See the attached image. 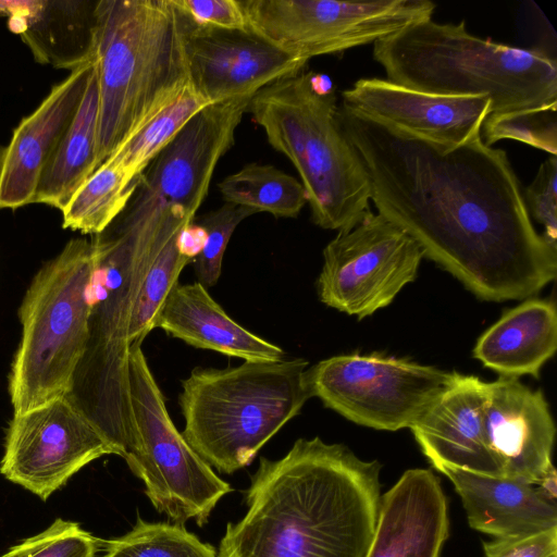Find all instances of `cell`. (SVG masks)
I'll list each match as a JSON object with an SVG mask.
<instances>
[{
    "instance_id": "obj_1",
    "label": "cell",
    "mask_w": 557,
    "mask_h": 557,
    "mask_svg": "<svg viewBox=\"0 0 557 557\" xmlns=\"http://www.w3.org/2000/svg\"><path fill=\"white\" fill-rule=\"evenodd\" d=\"M377 212L478 298L522 300L553 282L557 249L537 233L506 151L481 136L444 146L344 106Z\"/></svg>"
},
{
    "instance_id": "obj_2",
    "label": "cell",
    "mask_w": 557,
    "mask_h": 557,
    "mask_svg": "<svg viewBox=\"0 0 557 557\" xmlns=\"http://www.w3.org/2000/svg\"><path fill=\"white\" fill-rule=\"evenodd\" d=\"M377 461L341 444L298 438L260 458L248 510L228 523L218 557H364L380 506Z\"/></svg>"
},
{
    "instance_id": "obj_3",
    "label": "cell",
    "mask_w": 557,
    "mask_h": 557,
    "mask_svg": "<svg viewBox=\"0 0 557 557\" xmlns=\"http://www.w3.org/2000/svg\"><path fill=\"white\" fill-rule=\"evenodd\" d=\"M92 243L95 276L87 350L70 396L123 456L133 435L127 334L146 276L168 240L194 219L180 207L136 194Z\"/></svg>"
},
{
    "instance_id": "obj_4",
    "label": "cell",
    "mask_w": 557,
    "mask_h": 557,
    "mask_svg": "<svg viewBox=\"0 0 557 557\" xmlns=\"http://www.w3.org/2000/svg\"><path fill=\"white\" fill-rule=\"evenodd\" d=\"M94 16L100 166L191 84L185 17L172 0H100Z\"/></svg>"
},
{
    "instance_id": "obj_5",
    "label": "cell",
    "mask_w": 557,
    "mask_h": 557,
    "mask_svg": "<svg viewBox=\"0 0 557 557\" xmlns=\"http://www.w3.org/2000/svg\"><path fill=\"white\" fill-rule=\"evenodd\" d=\"M373 58L386 79L445 96H484L491 114L557 102V62L540 48L522 49L470 34L465 21L414 23L376 41Z\"/></svg>"
},
{
    "instance_id": "obj_6",
    "label": "cell",
    "mask_w": 557,
    "mask_h": 557,
    "mask_svg": "<svg viewBox=\"0 0 557 557\" xmlns=\"http://www.w3.org/2000/svg\"><path fill=\"white\" fill-rule=\"evenodd\" d=\"M324 81L305 71L286 76L256 92L247 111L296 168L313 223L343 232L370 209L371 184L341 125L335 91Z\"/></svg>"
},
{
    "instance_id": "obj_7",
    "label": "cell",
    "mask_w": 557,
    "mask_h": 557,
    "mask_svg": "<svg viewBox=\"0 0 557 557\" xmlns=\"http://www.w3.org/2000/svg\"><path fill=\"white\" fill-rule=\"evenodd\" d=\"M308 361H244L223 369L196 367L182 381V435L212 468L233 473L258 451L311 397Z\"/></svg>"
},
{
    "instance_id": "obj_8",
    "label": "cell",
    "mask_w": 557,
    "mask_h": 557,
    "mask_svg": "<svg viewBox=\"0 0 557 557\" xmlns=\"http://www.w3.org/2000/svg\"><path fill=\"white\" fill-rule=\"evenodd\" d=\"M95 256L75 238L34 276L18 317L22 337L9 376L14 413L71 395L87 350Z\"/></svg>"
},
{
    "instance_id": "obj_9",
    "label": "cell",
    "mask_w": 557,
    "mask_h": 557,
    "mask_svg": "<svg viewBox=\"0 0 557 557\" xmlns=\"http://www.w3.org/2000/svg\"><path fill=\"white\" fill-rule=\"evenodd\" d=\"M133 435L123 458L145 484L153 507L175 523L203 525L231 485L188 445L168 411L141 345L128 351Z\"/></svg>"
},
{
    "instance_id": "obj_10",
    "label": "cell",
    "mask_w": 557,
    "mask_h": 557,
    "mask_svg": "<svg viewBox=\"0 0 557 557\" xmlns=\"http://www.w3.org/2000/svg\"><path fill=\"white\" fill-rule=\"evenodd\" d=\"M456 372L379 352L334 356L306 370L311 397L347 420L376 430L411 428Z\"/></svg>"
},
{
    "instance_id": "obj_11",
    "label": "cell",
    "mask_w": 557,
    "mask_h": 557,
    "mask_svg": "<svg viewBox=\"0 0 557 557\" xmlns=\"http://www.w3.org/2000/svg\"><path fill=\"white\" fill-rule=\"evenodd\" d=\"M248 27L278 49L310 61L375 44L432 18L429 0H244Z\"/></svg>"
},
{
    "instance_id": "obj_12",
    "label": "cell",
    "mask_w": 557,
    "mask_h": 557,
    "mask_svg": "<svg viewBox=\"0 0 557 557\" xmlns=\"http://www.w3.org/2000/svg\"><path fill=\"white\" fill-rule=\"evenodd\" d=\"M423 257L410 235L369 209L323 249L319 298L331 308L363 319L388 306L416 280Z\"/></svg>"
},
{
    "instance_id": "obj_13",
    "label": "cell",
    "mask_w": 557,
    "mask_h": 557,
    "mask_svg": "<svg viewBox=\"0 0 557 557\" xmlns=\"http://www.w3.org/2000/svg\"><path fill=\"white\" fill-rule=\"evenodd\" d=\"M114 447L70 396L14 413L0 473L47 500L82 468Z\"/></svg>"
},
{
    "instance_id": "obj_14",
    "label": "cell",
    "mask_w": 557,
    "mask_h": 557,
    "mask_svg": "<svg viewBox=\"0 0 557 557\" xmlns=\"http://www.w3.org/2000/svg\"><path fill=\"white\" fill-rule=\"evenodd\" d=\"M251 98L210 103L193 115L141 173L137 194L177 206L195 219Z\"/></svg>"
},
{
    "instance_id": "obj_15",
    "label": "cell",
    "mask_w": 557,
    "mask_h": 557,
    "mask_svg": "<svg viewBox=\"0 0 557 557\" xmlns=\"http://www.w3.org/2000/svg\"><path fill=\"white\" fill-rule=\"evenodd\" d=\"M184 50L190 84L209 104L252 97L265 86L304 71L308 63L250 28L206 27L187 17Z\"/></svg>"
},
{
    "instance_id": "obj_16",
    "label": "cell",
    "mask_w": 557,
    "mask_h": 557,
    "mask_svg": "<svg viewBox=\"0 0 557 557\" xmlns=\"http://www.w3.org/2000/svg\"><path fill=\"white\" fill-rule=\"evenodd\" d=\"M342 99L346 108L444 146L481 136L492 112L488 97L430 94L379 77L358 79Z\"/></svg>"
},
{
    "instance_id": "obj_17",
    "label": "cell",
    "mask_w": 557,
    "mask_h": 557,
    "mask_svg": "<svg viewBox=\"0 0 557 557\" xmlns=\"http://www.w3.org/2000/svg\"><path fill=\"white\" fill-rule=\"evenodd\" d=\"M555 423L542 391L518 377L487 383L484 434L502 475L540 485L556 473L552 463Z\"/></svg>"
},
{
    "instance_id": "obj_18",
    "label": "cell",
    "mask_w": 557,
    "mask_h": 557,
    "mask_svg": "<svg viewBox=\"0 0 557 557\" xmlns=\"http://www.w3.org/2000/svg\"><path fill=\"white\" fill-rule=\"evenodd\" d=\"M94 67L92 57L73 69L21 121L0 150V209L34 202L40 177L81 106Z\"/></svg>"
},
{
    "instance_id": "obj_19",
    "label": "cell",
    "mask_w": 557,
    "mask_h": 557,
    "mask_svg": "<svg viewBox=\"0 0 557 557\" xmlns=\"http://www.w3.org/2000/svg\"><path fill=\"white\" fill-rule=\"evenodd\" d=\"M486 398V382L456 372L449 386L410 428L436 470L447 466L502 475L484 434Z\"/></svg>"
},
{
    "instance_id": "obj_20",
    "label": "cell",
    "mask_w": 557,
    "mask_h": 557,
    "mask_svg": "<svg viewBox=\"0 0 557 557\" xmlns=\"http://www.w3.org/2000/svg\"><path fill=\"white\" fill-rule=\"evenodd\" d=\"M448 524L440 480L428 469L407 470L381 497L364 557H440Z\"/></svg>"
},
{
    "instance_id": "obj_21",
    "label": "cell",
    "mask_w": 557,
    "mask_h": 557,
    "mask_svg": "<svg viewBox=\"0 0 557 557\" xmlns=\"http://www.w3.org/2000/svg\"><path fill=\"white\" fill-rule=\"evenodd\" d=\"M454 484L471 528L507 537L557 528L556 500L535 484L454 467H440Z\"/></svg>"
},
{
    "instance_id": "obj_22",
    "label": "cell",
    "mask_w": 557,
    "mask_h": 557,
    "mask_svg": "<svg viewBox=\"0 0 557 557\" xmlns=\"http://www.w3.org/2000/svg\"><path fill=\"white\" fill-rule=\"evenodd\" d=\"M156 327L196 348L245 361H277L285 352L234 321L200 283H177L158 315Z\"/></svg>"
},
{
    "instance_id": "obj_23",
    "label": "cell",
    "mask_w": 557,
    "mask_h": 557,
    "mask_svg": "<svg viewBox=\"0 0 557 557\" xmlns=\"http://www.w3.org/2000/svg\"><path fill=\"white\" fill-rule=\"evenodd\" d=\"M557 348L553 300L528 298L505 312L476 341L473 357L499 376H540Z\"/></svg>"
},
{
    "instance_id": "obj_24",
    "label": "cell",
    "mask_w": 557,
    "mask_h": 557,
    "mask_svg": "<svg viewBox=\"0 0 557 557\" xmlns=\"http://www.w3.org/2000/svg\"><path fill=\"white\" fill-rule=\"evenodd\" d=\"M96 3L20 1L9 26L39 62L73 70L92 59Z\"/></svg>"
},
{
    "instance_id": "obj_25",
    "label": "cell",
    "mask_w": 557,
    "mask_h": 557,
    "mask_svg": "<svg viewBox=\"0 0 557 557\" xmlns=\"http://www.w3.org/2000/svg\"><path fill=\"white\" fill-rule=\"evenodd\" d=\"M98 131L99 89L95 66L81 106L40 177L34 202L63 211L99 168Z\"/></svg>"
},
{
    "instance_id": "obj_26",
    "label": "cell",
    "mask_w": 557,
    "mask_h": 557,
    "mask_svg": "<svg viewBox=\"0 0 557 557\" xmlns=\"http://www.w3.org/2000/svg\"><path fill=\"white\" fill-rule=\"evenodd\" d=\"M138 186L116 160L108 158L63 209V227L98 235L126 209Z\"/></svg>"
},
{
    "instance_id": "obj_27",
    "label": "cell",
    "mask_w": 557,
    "mask_h": 557,
    "mask_svg": "<svg viewBox=\"0 0 557 557\" xmlns=\"http://www.w3.org/2000/svg\"><path fill=\"white\" fill-rule=\"evenodd\" d=\"M218 187L225 202L278 218H296L308 202L302 184L271 164H246Z\"/></svg>"
},
{
    "instance_id": "obj_28",
    "label": "cell",
    "mask_w": 557,
    "mask_h": 557,
    "mask_svg": "<svg viewBox=\"0 0 557 557\" xmlns=\"http://www.w3.org/2000/svg\"><path fill=\"white\" fill-rule=\"evenodd\" d=\"M186 228L178 231L168 240L146 276L127 334L128 347L141 345L147 335L156 329L165 299L178 283L183 269L193 261L195 253L185 247L183 239Z\"/></svg>"
},
{
    "instance_id": "obj_29",
    "label": "cell",
    "mask_w": 557,
    "mask_h": 557,
    "mask_svg": "<svg viewBox=\"0 0 557 557\" xmlns=\"http://www.w3.org/2000/svg\"><path fill=\"white\" fill-rule=\"evenodd\" d=\"M209 104L193 86L158 114L109 158L116 160L136 181L152 159L173 139L187 121Z\"/></svg>"
},
{
    "instance_id": "obj_30",
    "label": "cell",
    "mask_w": 557,
    "mask_h": 557,
    "mask_svg": "<svg viewBox=\"0 0 557 557\" xmlns=\"http://www.w3.org/2000/svg\"><path fill=\"white\" fill-rule=\"evenodd\" d=\"M102 557H218V553L180 523L138 518L129 532L108 542Z\"/></svg>"
},
{
    "instance_id": "obj_31",
    "label": "cell",
    "mask_w": 557,
    "mask_h": 557,
    "mask_svg": "<svg viewBox=\"0 0 557 557\" xmlns=\"http://www.w3.org/2000/svg\"><path fill=\"white\" fill-rule=\"evenodd\" d=\"M557 102L539 108L490 114L481 137L488 146L502 139L524 143L557 156Z\"/></svg>"
},
{
    "instance_id": "obj_32",
    "label": "cell",
    "mask_w": 557,
    "mask_h": 557,
    "mask_svg": "<svg viewBox=\"0 0 557 557\" xmlns=\"http://www.w3.org/2000/svg\"><path fill=\"white\" fill-rule=\"evenodd\" d=\"M256 212L249 208L224 202L194 219L203 232V240L193 258L197 282L207 289L214 286L222 273V263L227 244L236 227Z\"/></svg>"
},
{
    "instance_id": "obj_33",
    "label": "cell",
    "mask_w": 557,
    "mask_h": 557,
    "mask_svg": "<svg viewBox=\"0 0 557 557\" xmlns=\"http://www.w3.org/2000/svg\"><path fill=\"white\" fill-rule=\"evenodd\" d=\"M98 547V540L79 523L58 518L0 557H97Z\"/></svg>"
},
{
    "instance_id": "obj_34",
    "label": "cell",
    "mask_w": 557,
    "mask_h": 557,
    "mask_svg": "<svg viewBox=\"0 0 557 557\" xmlns=\"http://www.w3.org/2000/svg\"><path fill=\"white\" fill-rule=\"evenodd\" d=\"M523 197L531 219L544 227L543 237L557 249V156L540 165Z\"/></svg>"
},
{
    "instance_id": "obj_35",
    "label": "cell",
    "mask_w": 557,
    "mask_h": 557,
    "mask_svg": "<svg viewBox=\"0 0 557 557\" xmlns=\"http://www.w3.org/2000/svg\"><path fill=\"white\" fill-rule=\"evenodd\" d=\"M176 9L196 25L219 29H248L236 0H172Z\"/></svg>"
},
{
    "instance_id": "obj_36",
    "label": "cell",
    "mask_w": 557,
    "mask_h": 557,
    "mask_svg": "<svg viewBox=\"0 0 557 557\" xmlns=\"http://www.w3.org/2000/svg\"><path fill=\"white\" fill-rule=\"evenodd\" d=\"M485 557H557V528L484 542Z\"/></svg>"
}]
</instances>
